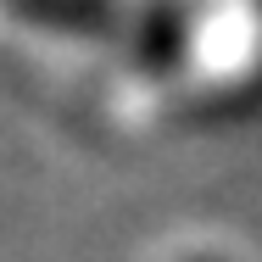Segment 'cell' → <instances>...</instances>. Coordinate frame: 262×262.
Segmentation results:
<instances>
[{"instance_id":"obj_1","label":"cell","mask_w":262,"mask_h":262,"mask_svg":"<svg viewBox=\"0 0 262 262\" xmlns=\"http://www.w3.org/2000/svg\"><path fill=\"white\" fill-rule=\"evenodd\" d=\"M190 45H195V17L179 6H151L128 28V61L145 78H173L190 61Z\"/></svg>"},{"instance_id":"obj_2","label":"cell","mask_w":262,"mask_h":262,"mask_svg":"<svg viewBox=\"0 0 262 262\" xmlns=\"http://www.w3.org/2000/svg\"><path fill=\"white\" fill-rule=\"evenodd\" d=\"M17 17L39 23V28H61V34H101V28L117 23L112 6H51V0H23Z\"/></svg>"}]
</instances>
